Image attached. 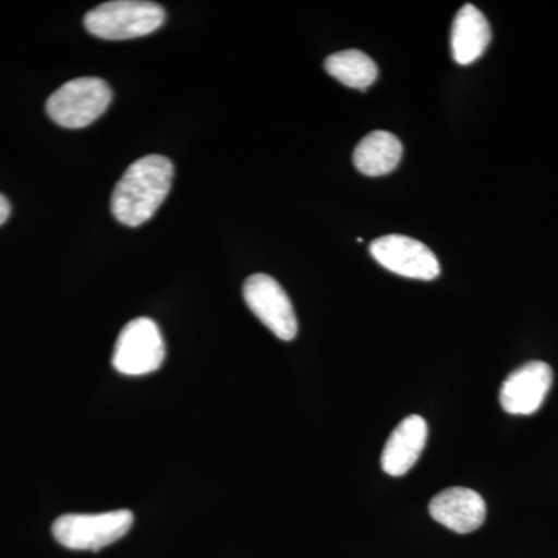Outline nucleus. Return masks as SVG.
<instances>
[{
  "instance_id": "nucleus-1",
  "label": "nucleus",
  "mask_w": 558,
  "mask_h": 558,
  "mask_svg": "<svg viewBox=\"0 0 558 558\" xmlns=\"http://www.w3.org/2000/svg\"><path fill=\"white\" fill-rule=\"evenodd\" d=\"M172 178L174 167L167 157L150 154L134 161L113 190L112 215L128 227L148 222L170 194Z\"/></svg>"
},
{
  "instance_id": "nucleus-2",
  "label": "nucleus",
  "mask_w": 558,
  "mask_h": 558,
  "mask_svg": "<svg viewBox=\"0 0 558 558\" xmlns=\"http://www.w3.org/2000/svg\"><path fill=\"white\" fill-rule=\"evenodd\" d=\"M165 17V10L157 3L113 0L90 10L84 27L97 38L123 40L150 35L163 25Z\"/></svg>"
},
{
  "instance_id": "nucleus-3",
  "label": "nucleus",
  "mask_w": 558,
  "mask_h": 558,
  "mask_svg": "<svg viewBox=\"0 0 558 558\" xmlns=\"http://www.w3.org/2000/svg\"><path fill=\"white\" fill-rule=\"evenodd\" d=\"M112 101V90L101 78H76L51 94L47 113L54 123L68 130H81L100 119Z\"/></svg>"
},
{
  "instance_id": "nucleus-4",
  "label": "nucleus",
  "mask_w": 558,
  "mask_h": 558,
  "mask_svg": "<svg viewBox=\"0 0 558 558\" xmlns=\"http://www.w3.org/2000/svg\"><path fill=\"white\" fill-rule=\"evenodd\" d=\"M134 524L131 510L105 513H68L54 521L53 537L64 548L98 550L124 537Z\"/></svg>"
},
{
  "instance_id": "nucleus-5",
  "label": "nucleus",
  "mask_w": 558,
  "mask_h": 558,
  "mask_svg": "<svg viewBox=\"0 0 558 558\" xmlns=\"http://www.w3.org/2000/svg\"><path fill=\"white\" fill-rule=\"evenodd\" d=\"M165 341L159 326L150 318H135L121 329L113 349V368L124 376H145L160 368Z\"/></svg>"
},
{
  "instance_id": "nucleus-6",
  "label": "nucleus",
  "mask_w": 558,
  "mask_h": 558,
  "mask_svg": "<svg viewBox=\"0 0 558 558\" xmlns=\"http://www.w3.org/2000/svg\"><path fill=\"white\" fill-rule=\"evenodd\" d=\"M244 300L248 310L267 326L279 340L290 341L299 333V322L288 293L277 279L256 274L244 284Z\"/></svg>"
},
{
  "instance_id": "nucleus-7",
  "label": "nucleus",
  "mask_w": 558,
  "mask_h": 558,
  "mask_svg": "<svg viewBox=\"0 0 558 558\" xmlns=\"http://www.w3.org/2000/svg\"><path fill=\"white\" fill-rule=\"evenodd\" d=\"M371 255L385 269L400 277L432 281L440 274L435 253L413 238L388 234L371 244Z\"/></svg>"
},
{
  "instance_id": "nucleus-8",
  "label": "nucleus",
  "mask_w": 558,
  "mask_h": 558,
  "mask_svg": "<svg viewBox=\"0 0 558 558\" xmlns=\"http://www.w3.org/2000/svg\"><path fill=\"white\" fill-rule=\"evenodd\" d=\"M553 368L545 362H529L509 374L499 391L502 410L529 416L539 410L553 387Z\"/></svg>"
},
{
  "instance_id": "nucleus-9",
  "label": "nucleus",
  "mask_w": 558,
  "mask_h": 558,
  "mask_svg": "<svg viewBox=\"0 0 558 558\" xmlns=\"http://www.w3.org/2000/svg\"><path fill=\"white\" fill-rule=\"evenodd\" d=\"M429 515L458 534H470L486 521V501L478 492L465 487H450L439 492L429 501Z\"/></svg>"
},
{
  "instance_id": "nucleus-10",
  "label": "nucleus",
  "mask_w": 558,
  "mask_h": 558,
  "mask_svg": "<svg viewBox=\"0 0 558 558\" xmlns=\"http://www.w3.org/2000/svg\"><path fill=\"white\" fill-rule=\"evenodd\" d=\"M428 427L424 417L417 414L403 418L389 436L384 453L381 469L389 476H403L413 469L427 442Z\"/></svg>"
},
{
  "instance_id": "nucleus-11",
  "label": "nucleus",
  "mask_w": 558,
  "mask_h": 558,
  "mask_svg": "<svg viewBox=\"0 0 558 558\" xmlns=\"http://www.w3.org/2000/svg\"><path fill=\"white\" fill-rule=\"evenodd\" d=\"M490 24L483 13L472 3L462 7L451 27V53L461 65L478 60L490 44Z\"/></svg>"
},
{
  "instance_id": "nucleus-12",
  "label": "nucleus",
  "mask_w": 558,
  "mask_h": 558,
  "mask_svg": "<svg viewBox=\"0 0 558 558\" xmlns=\"http://www.w3.org/2000/svg\"><path fill=\"white\" fill-rule=\"evenodd\" d=\"M402 143L387 131H374L359 143L354 165L362 174L379 178L398 168L402 159Z\"/></svg>"
},
{
  "instance_id": "nucleus-13",
  "label": "nucleus",
  "mask_w": 558,
  "mask_h": 558,
  "mask_svg": "<svg viewBox=\"0 0 558 558\" xmlns=\"http://www.w3.org/2000/svg\"><path fill=\"white\" fill-rule=\"evenodd\" d=\"M326 72L352 89L365 90L379 75L376 62L360 50H344L330 54L325 62Z\"/></svg>"
},
{
  "instance_id": "nucleus-14",
  "label": "nucleus",
  "mask_w": 558,
  "mask_h": 558,
  "mask_svg": "<svg viewBox=\"0 0 558 558\" xmlns=\"http://www.w3.org/2000/svg\"><path fill=\"white\" fill-rule=\"evenodd\" d=\"M11 207L10 202L3 194H0V226L7 222L10 218Z\"/></svg>"
}]
</instances>
